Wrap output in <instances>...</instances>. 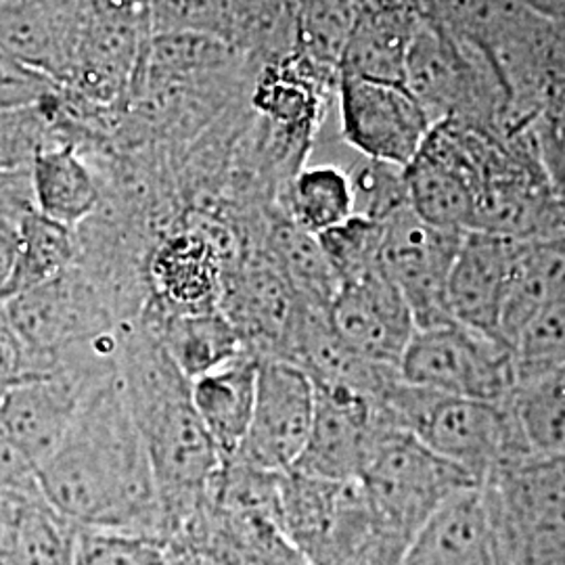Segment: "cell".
<instances>
[{
	"label": "cell",
	"instance_id": "obj_28",
	"mask_svg": "<svg viewBox=\"0 0 565 565\" xmlns=\"http://www.w3.org/2000/svg\"><path fill=\"white\" fill-rule=\"evenodd\" d=\"M289 221L319 237L356 214L350 174L335 166L306 168L287 193Z\"/></svg>",
	"mask_w": 565,
	"mask_h": 565
},
{
	"label": "cell",
	"instance_id": "obj_12",
	"mask_svg": "<svg viewBox=\"0 0 565 565\" xmlns=\"http://www.w3.org/2000/svg\"><path fill=\"white\" fill-rule=\"evenodd\" d=\"M315 415V384L300 364L260 359L252 425L233 459L287 473L302 455ZM231 461V459H228Z\"/></svg>",
	"mask_w": 565,
	"mask_h": 565
},
{
	"label": "cell",
	"instance_id": "obj_30",
	"mask_svg": "<svg viewBox=\"0 0 565 565\" xmlns=\"http://www.w3.org/2000/svg\"><path fill=\"white\" fill-rule=\"evenodd\" d=\"M57 105L0 109V174L28 172L44 147L60 141Z\"/></svg>",
	"mask_w": 565,
	"mask_h": 565
},
{
	"label": "cell",
	"instance_id": "obj_26",
	"mask_svg": "<svg viewBox=\"0 0 565 565\" xmlns=\"http://www.w3.org/2000/svg\"><path fill=\"white\" fill-rule=\"evenodd\" d=\"M270 249L273 266L296 298L308 308L327 312L340 281L319 237L287 218L273 231Z\"/></svg>",
	"mask_w": 565,
	"mask_h": 565
},
{
	"label": "cell",
	"instance_id": "obj_13",
	"mask_svg": "<svg viewBox=\"0 0 565 565\" xmlns=\"http://www.w3.org/2000/svg\"><path fill=\"white\" fill-rule=\"evenodd\" d=\"M102 382L82 366L21 375L0 394V427L39 469L67 438L86 394Z\"/></svg>",
	"mask_w": 565,
	"mask_h": 565
},
{
	"label": "cell",
	"instance_id": "obj_36",
	"mask_svg": "<svg viewBox=\"0 0 565 565\" xmlns=\"http://www.w3.org/2000/svg\"><path fill=\"white\" fill-rule=\"evenodd\" d=\"M530 130L548 186L565 212V86L546 99Z\"/></svg>",
	"mask_w": 565,
	"mask_h": 565
},
{
	"label": "cell",
	"instance_id": "obj_15",
	"mask_svg": "<svg viewBox=\"0 0 565 565\" xmlns=\"http://www.w3.org/2000/svg\"><path fill=\"white\" fill-rule=\"evenodd\" d=\"M327 319L356 354L396 369L417 331L408 303L387 279L382 264L340 281Z\"/></svg>",
	"mask_w": 565,
	"mask_h": 565
},
{
	"label": "cell",
	"instance_id": "obj_11",
	"mask_svg": "<svg viewBox=\"0 0 565 565\" xmlns=\"http://www.w3.org/2000/svg\"><path fill=\"white\" fill-rule=\"evenodd\" d=\"M342 135L366 160L406 168L434 121L404 84L340 76Z\"/></svg>",
	"mask_w": 565,
	"mask_h": 565
},
{
	"label": "cell",
	"instance_id": "obj_22",
	"mask_svg": "<svg viewBox=\"0 0 565 565\" xmlns=\"http://www.w3.org/2000/svg\"><path fill=\"white\" fill-rule=\"evenodd\" d=\"M424 13H354L340 55V76L404 84L408 44Z\"/></svg>",
	"mask_w": 565,
	"mask_h": 565
},
{
	"label": "cell",
	"instance_id": "obj_5",
	"mask_svg": "<svg viewBox=\"0 0 565 565\" xmlns=\"http://www.w3.org/2000/svg\"><path fill=\"white\" fill-rule=\"evenodd\" d=\"M359 480L380 520L404 546L450 497L480 486L403 429L385 436Z\"/></svg>",
	"mask_w": 565,
	"mask_h": 565
},
{
	"label": "cell",
	"instance_id": "obj_7",
	"mask_svg": "<svg viewBox=\"0 0 565 565\" xmlns=\"http://www.w3.org/2000/svg\"><path fill=\"white\" fill-rule=\"evenodd\" d=\"M484 486L513 565H565V455H530Z\"/></svg>",
	"mask_w": 565,
	"mask_h": 565
},
{
	"label": "cell",
	"instance_id": "obj_42",
	"mask_svg": "<svg viewBox=\"0 0 565 565\" xmlns=\"http://www.w3.org/2000/svg\"><path fill=\"white\" fill-rule=\"evenodd\" d=\"M170 565H182L181 555H177V553H174V557H172Z\"/></svg>",
	"mask_w": 565,
	"mask_h": 565
},
{
	"label": "cell",
	"instance_id": "obj_18",
	"mask_svg": "<svg viewBox=\"0 0 565 565\" xmlns=\"http://www.w3.org/2000/svg\"><path fill=\"white\" fill-rule=\"evenodd\" d=\"M518 247L520 242L499 235L465 233L446 289L452 321L503 342L501 319Z\"/></svg>",
	"mask_w": 565,
	"mask_h": 565
},
{
	"label": "cell",
	"instance_id": "obj_35",
	"mask_svg": "<svg viewBox=\"0 0 565 565\" xmlns=\"http://www.w3.org/2000/svg\"><path fill=\"white\" fill-rule=\"evenodd\" d=\"M352 191H354V207L356 214L371 221H384L396 210L408 205L406 184H404V168L390 163L373 162L364 158L352 174Z\"/></svg>",
	"mask_w": 565,
	"mask_h": 565
},
{
	"label": "cell",
	"instance_id": "obj_39",
	"mask_svg": "<svg viewBox=\"0 0 565 565\" xmlns=\"http://www.w3.org/2000/svg\"><path fill=\"white\" fill-rule=\"evenodd\" d=\"M23 375V352L0 303V394Z\"/></svg>",
	"mask_w": 565,
	"mask_h": 565
},
{
	"label": "cell",
	"instance_id": "obj_27",
	"mask_svg": "<svg viewBox=\"0 0 565 565\" xmlns=\"http://www.w3.org/2000/svg\"><path fill=\"white\" fill-rule=\"evenodd\" d=\"M76 243L72 228L42 216L39 210L28 212L20 221V252L13 277L4 289L2 302L57 281L72 270Z\"/></svg>",
	"mask_w": 565,
	"mask_h": 565
},
{
	"label": "cell",
	"instance_id": "obj_41",
	"mask_svg": "<svg viewBox=\"0 0 565 565\" xmlns=\"http://www.w3.org/2000/svg\"><path fill=\"white\" fill-rule=\"evenodd\" d=\"M525 7L548 20H565V0H522Z\"/></svg>",
	"mask_w": 565,
	"mask_h": 565
},
{
	"label": "cell",
	"instance_id": "obj_6",
	"mask_svg": "<svg viewBox=\"0 0 565 565\" xmlns=\"http://www.w3.org/2000/svg\"><path fill=\"white\" fill-rule=\"evenodd\" d=\"M398 373L406 384L486 403H505L518 385L513 350L457 321L417 329Z\"/></svg>",
	"mask_w": 565,
	"mask_h": 565
},
{
	"label": "cell",
	"instance_id": "obj_40",
	"mask_svg": "<svg viewBox=\"0 0 565 565\" xmlns=\"http://www.w3.org/2000/svg\"><path fill=\"white\" fill-rule=\"evenodd\" d=\"M20 252V221L0 216V303L4 289L13 277Z\"/></svg>",
	"mask_w": 565,
	"mask_h": 565
},
{
	"label": "cell",
	"instance_id": "obj_19",
	"mask_svg": "<svg viewBox=\"0 0 565 565\" xmlns=\"http://www.w3.org/2000/svg\"><path fill=\"white\" fill-rule=\"evenodd\" d=\"M141 46V15L130 2H107L95 13L88 9L65 86L95 102H114L130 81Z\"/></svg>",
	"mask_w": 565,
	"mask_h": 565
},
{
	"label": "cell",
	"instance_id": "obj_9",
	"mask_svg": "<svg viewBox=\"0 0 565 565\" xmlns=\"http://www.w3.org/2000/svg\"><path fill=\"white\" fill-rule=\"evenodd\" d=\"M382 224L380 264L411 308L417 329L448 323L446 289L465 233L425 223L411 205L390 214Z\"/></svg>",
	"mask_w": 565,
	"mask_h": 565
},
{
	"label": "cell",
	"instance_id": "obj_37",
	"mask_svg": "<svg viewBox=\"0 0 565 565\" xmlns=\"http://www.w3.org/2000/svg\"><path fill=\"white\" fill-rule=\"evenodd\" d=\"M228 57V44L207 34H156L149 42V61L156 70L195 72L221 65Z\"/></svg>",
	"mask_w": 565,
	"mask_h": 565
},
{
	"label": "cell",
	"instance_id": "obj_16",
	"mask_svg": "<svg viewBox=\"0 0 565 565\" xmlns=\"http://www.w3.org/2000/svg\"><path fill=\"white\" fill-rule=\"evenodd\" d=\"M398 565H513L490 490L471 486L450 497L422 525Z\"/></svg>",
	"mask_w": 565,
	"mask_h": 565
},
{
	"label": "cell",
	"instance_id": "obj_4",
	"mask_svg": "<svg viewBox=\"0 0 565 565\" xmlns=\"http://www.w3.org/2000/svg\"><path fill=\"white\" fill-rule=\"evenodd\" d=\"M404 86L434 124L467 121L507 135L509 103L490 61L425 15L408 44Z\"/></svg>",
	"mask_w": 565,
	"mask_h": 565
},
{
	"label": "cell",
	"instance_id": "obj_10",
	"mask_svg": "<svg viewBox=\"0 0 565 565\" xmlns=\"http://www.w3.org/2000/svg\"><path fill=\"white\" fill-rule=\"evenodd\" d=\"M398 429L385 406L359 392L315 384V415L291 471L323 480H359L377 446Z\"/></svg>",
	"mask_w": 565,
	"mask_h": 565
},
{
	"label": "cell",
	"instance_id": "obj_24",
	"mask_svg": "<svg viewBox=\"0 0 565 565\" xmlns=\"http://www.w3.org/2000/svg\"><path fill=\"white\" fill-rule=\"evenodd\" d=\"M160 343L189 384L245 352L237 327L218 310L177 312L163 324Z\"/></svg>",
	"mask_w": 565,
	"mask_h": 565
},
{
	"label": "cell",
	"instance_id": "obj_44",
	"mask_svg": "<svg viewBox=\"0 0 565 565\" xmlns=\"http://www.w3.org/2000/svg\"><path fill=\"white\" fill-rule=\"evenodd\" d=\"M0 2H4V0H0Z\"/></svg>",
	"mask_w": 565,
	"mask_h": 565
},
{
	"label": "cell",
	"instance_id": "obj_34",
	"mask_svg": "<svg viewBox=\"0 0 565 565\" xmlns=\"http://www.w3.org/2000/svg\"><path fill=\"white\" fill-rule=\"evenodd\" d=\"M518 382L565 363V300L539 312L513 342Z\"/></svg>",
	"mask_w": 565,
	"mask_h": 565
},
{
	"label": "cell",
	"instance_id": "obj_29",
	"mask_svg": "<svg viewBox=\"0 0 565 565\" xmlns=\"http://www.w3.org/2000/svg\"><path fill=\"white\" fill-rule=\"evenodd\" d=\"M74 539L76 525L34 497L0 546V565H74Z\"/></svg>",
	"mask_w": 565,
	"mask_h": 565
},
{
	"label": "cell",
	"instance_id": "obj_32",
	"mask_svg": "<svg viewBox=\"0 0 565 565\" xmlns=\"http://www.w3.org/2000/svg\"><path fill=\"white\" fill-rule=\"evenodd\" d=\"M242 0H149L147 21L151 34H207L228 36Z\"/></svg>",
	"mask_w": 565,
	"mask_h": 565
},
{
	"label": "cell",
	"instance_id": "obj_21",
	"mask_svg": "<svg viewBox=\"0 0 565 565\" xmlns=\"http://www.w3.org/2000/svg\"><path fill=\"white\" fill-rule=\"evenodd\" d=\"M559 300H565V235L520 242L501 319V340L513 348L525 324Z\"/></svg>",
	"mask_w": 565,
	"mask_h": 565
},
{
	"label": "cell",
	"instance_id": "obj_25",
	"mask_svg": "<svg viewBox=\"0 0 565 565\" xmlns=\"http://www.w3.org/2000/svg\"><path fill=\"white\" fill-rule=\"evenodd\" d=\"M505 403L532 455H565V363L520 380Z\"/></svg>",
	"mask_w": 565,
	"mask_h": 565
},
{
	"label": "cell",
	"instance_id": "obj_2",
	"mask_svg": "<svg viewBox=\"0 0 565 565\" xmlns=\"http://www.w3.org/2000/svg\"><path fill=\"white\" fill-rule=\"evenodd\" d=\"M384 406L398 429L463 469L476 484H488L532 455L507 403L448 396L401 377Z\"/></svg>",
	"mask_w": 565,
	"mask_h": 565
},
{
	"label": "cell",
	"instance_id": "obj_20",
	"mask_svg": "<svg viewBox=\"0 0 565 565\" xmlns=\"http://www.w3.org/2000/svg\"><path fill=\"white\" fill-rule=\"evenodd\" d=\"M256 354L243 352L189 385V398L224 461L239 455L247 438L258 384Z\"/></svg>",
	"mask_w": 565,
	"mask_h": 565
},
{
	"label": "cell",
	"instance_id": "obj_3",
	"mask_svg": "<svg viewBox=\"0 0 565 565\" xmlns=\"http://www.w3.org/2000/svg\"><path fill=\"white\" fill-rule=\"evenodd\" d=\"M281 525L308 565H398L406 551L369 503L361 480L282 473Z\"/></svg>",
	"mask_w": 565,
	"mask_h": 565
},
{
	"label": "cell",
	"instance_id": "obj_23",
	"mask_svg": "<svg viewBox=\"0 0 565 565\" xmlns=\"http://www.w3.org/2000/svg\"><path fill=\"white\" fill-rule=\"evenodd\" d=\"M34 205L42 216L74 231L99 202V189L88 166L67 142L44 147L30 168Z\"/></svg>",
	"mask_w": 565,
	"mask_h": 565
},
{
	"label": "cell",
	"instance_id": "obj_43",
	"mask_svg": "<svg viewBox=\"0 0 565 565\" xmlns=\"http://www.w3.org/2000/svg\"><path fill=\"white\" fill-rule=\"evenodd\" d=\"M562 21H564V30H565V20H562Z\"/></svg>",
	"mask_w": 565,
	"mask_h": 565
},
{
	"label": "cell",
	"instance_id": "obj_8",
	"mask_svg": "<svg viewBox=\"0 0 565 565\" xmlns=\"http://www.w3.org/2000/svg\"><path fill=\"white\" fill-rule=\"evenodd\" d=\"M480 141L476 124H434L424 147L404 168L411 210L425 223L471 233L480 195Z\"/></svg>",
	"mask_w": 565,
	"mask_h": 565
},
{
	"label": "cell",
	"instance_id": "obj_17",
	"mask_svg": "<svg viewBox=\"0 0 565 565\" xmlns=\"http://www.w3.org/2000/svg\"><path fill=\"white\" fill-rule=\"evenodd\" d=\"M86 15L84 0H4L0 2V51L65 88Z\"/></svg>",
	"mask_w": 565,
	"mask_h": 565
},
{
	"label": "cell",
	"instance_id": "obj_33",
	"mask_svg": "<svg viewBox=\"0 0 565 565\" xmlns=\"http://www.w3.org/2000/svg\"><path fill=\"white\" fill-rule=\"evenodd\" d=\"M338 281L380 266L382 224L361 214L319 235Z\"/></svg>",
	"mask_w": 565,
	"mask_h": 565
},
{
	"label": "cell",
	"instance_id": "obj_38",
	"mask_svg": "<svg viewBox=\"0 0 565 565\" xmlns=\"http://www.w3.org/2000/svg\"><path fill=\"white\" fill-rule=\"evenodd\" d=\"M57 82L0 51V109H20L60 102Z\"/></svg>",
	"mask_w": 565,
	"mask_h": 565
},
{
	"label": "cell",
	"instance_id": "obj_31",
	"mask_svg": "<svg viewBox=\"0 0 565 565\" xmlns=\"http://www.w3.org/2000/svg\"><path fill=\"white\" fill-rule=\"evenodd\" d=\"M172 557L158 539L76 525L74 565H170Z\"/></svg>",
	"mask_w": 565,
	"mask_h": 565
},
{
	"label": "cell",
	"instance_id": "obj_1",
	"mask_svg": "<svg viewBox=\"0 0 565 565\" xmlns=\"http://www.w3.org/2000/svg\"><path fill=\"white\" fill-rule=\"evenodd\" d=\"M42 501L78 527L163 543V515L141 429L120 382L95 385L60 448L36 469Z\"/></svg>",
	"mask_w": 565,
	"mask_h": 565
},
{
	"label": "cell",
	"instance_id": "obj_14",
	"mask_svg": "<svg viewBox=\"0 0 565 565\" xmlns=\"http://www.w3.org/2000/svg\"><path fill=\"white\" fill-rule=\"evenodd\" d=\"M170 548L218 565H308L277 518L210 497L182 522Z\"/></svg>",
	"mask_w": 565,
	"mask_h": 565
}]
</instances>
